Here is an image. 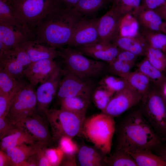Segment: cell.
<instances>
[{"label":"cell","mask_w":166,"mask_h":166,"mask_svg":"<svg viewBox=\"0 0 166 166\" xmlns=\"http://www.w3.org/2000/svg\"><path fill=\"white\" fill-rule=\"evenodd\" d=\"M115 133V150L154 151L162 144V139L138 109L128 113L116 125Z\"/></svg>","instance_id":"cell-1"},{"label":"cell","mask_w":166,"mask_h":166,"mask_svg":"<svg viewBox=\"0 0 166 166\" xmlns=\"http://www.w3.org/2000/svg\"><path fill=\"white\" fill-rule=\"evenodd\" d=\"M82 16L74 8L61 6L45 17L33 30L35 40L57 49L68 45Z\"/></svg>","instance_id":"cell-2"},{"label":"cell","mask_w":166,"mask_h":166,"mask_svg":"<svg viewBox=\"0 0 166 166\" xmlns=\"http://www.w3.org/2000/svg\"><path fill=\"white\" fill-rule=\"evenodd\" d=\"M116 124L114 117L101 113L85 118L82 135L104 154H110Z\"/></svg>","instance_id":"cell-3"},{"label":"cell","mask_w":166,"mask_h":166,"mask_svg":"<svg viewBox=\"0 0 166 166\" xmlns=\"http://www.w3.org/2000/svg\"><path fill=\"white\" fill-rule=\"evenodd\" d=\"M20 22L34 30L47 15L62 6L57 0H8Z\"/></svg>","instance_id":"cell-4"},{"label":"cell","mask_w":166,"mask_h":166,"mask_svg":"<svg viewBox=\"0 0 166 166\" xmlns=\"http://www.w3.org/2000/svg\"><path fill=\"white\" fill-rule=\"evenodd\" d=\"M138 109L156 133L162 139L166 134V101L160 88H151L142 97Z\"/></svg>","instance_id":"cell-5"},{"label":"cell","mask_w":166,"mask_h":166,"mask_svg":"<svg viewBox=\"0 0 166 166\" xmlns=\"http://www.w3.org/2000/svg\"><path fill=\"white\" fill-rule=\"evenodd\" d=\"M50 125L53 141L58 142L63 136L82 135L84 118L61 109H48L44 113Z\"/></svg>","instance_id":"cell-6"},{"label":"cell","mask_w":166,"mask_h":166,"mask_svg":"<svg viewBox=\"0 0 166 166\" xmlns=\"http://www.w3.org/2000/svg\"><path fill=\"white\" fill-rule=\"evenodd\" d=\"M58 49L64 69L78 77H93L99 75L104 69L103 62L89 59L77 49L70 47Z\"/></svg>","instance_id":"cell-7"},{"label":"cell","mask_w":166,"mask_h":166,"mask_svg":"<svg viewBox=\"0 0 166 166\" xmlns=\"http://www.w3.org/2000/svg\"><path fill=\"white\" fill-rule=\"evenodd\" d=\"M37 106L34 86L25 82L14 96L6 117L16 125L34 113Z\"/></svg>","instance_id":"cell-8"},{"label":"cell","mask_w":166,"mask_h":166,"mask_svg":"<svg viewBox=\"0 0 166 166\" xmlns=\"http://www.w3.org/2000/svg\"><path fill=\"white\" fill-rule=\"evenodd\" d=\"M62 72L57 95L58 98L79 97L91 100L94 86L89 79L80 77L64 69Z\"/></svg>","instance_id":"cell-9"},{"label":"cell","mask_w":166,"mask_h":166,"mask_svg":"<svg viewBox=\"0 0 166 166\" xmlns=\"http://www.w3.org/2000/svg\"><path fill=\"white\" fill-rule=\"evenodd\" d=\"M142 97L134 89L128 86L115 93L101 112L114 117L118 116L140 103Z\"/></svg>","instance_id":"cell-10"},{"label":"cell","mask_w":166,"mask_h":166,"mask_svg":"<svg viewBox=\"0 0 166 166\" xmlns=\"http://www.w3.org/2000/svg\"><path fill=\"white\" fill-rule=\"evenodd\" d=\"M31 62L20 45L0 54V69L18 79L23 77L24 69Z\"/></svg>","instance_id":"cell-11"},{"label":"cell","mask_w":166,"mask_h":166,"mask_svg":"<svg viewBox=\"0 0 166 166\" xmlns=\"http://www.w3.org/2000/svg\"><path fill=\"white\" fill-rule=\"evenodd\" d=\"M62 69L58 65L36 91L37 108L44 114L56 95H57L62 76Z\"/></svg>","instance_id":"cell-12"},{"label":"cell","mask_w":166,"mask_h":166,"mask_svg":"<svg viewBox=\"0 0 166 166\" xmlns=\"http://www.w3.org/2000/svg\"><path fill=\"white\" fill-rule=\"evenodd\" d=\"M34 39L33 30L25 25L18 26L0 23V41L8 49Z\"/></svg>","instance_id":"cell-13"},{"label":"cell","mask_w":166,"mask_h":166,"mask_svg":"<svg viewBox=\"0 0 166 166\" xmlns=\"http://www.w3.org/2000/svg\"><path fill=\"white\" fill-rule=\"evenodd\" d=\"M121 17L112 6L107 12L97 19V27L99 41L112 42L119 35Z\"/></svg>","instance_id":"cell-14"},{"label":"cell","mask_w":166,"mask_h":166,"mask_svg":"<svg viewBox=\"0 0 166 166\" xmlns=\"http://www.w3.org/2000/svg\"><path fill=\"white\" fill-rule=\"evenodd\" d=\"M97 19L82 18L75 29L68 45L77 47L99 41Z\"/></svg>","instance_id":"cell-15"},{"label":"cell","mask_w":166,"mask_h":166,"mask_svg":"<svg viewBox=\"0 0 166 166\" xmlns=\"http://www.w3.org/2000/svg\"><path fill=\"white\" fill-rule=\"evenodd\" d=\"M16 125L29 133L44 146H46L53 140L45 122L40 116L35 113Z\"/></svg>","instance_id":"cell-16"},{"label":"cell","mask_w":166,"mask_h":166,"mask_svg":"<svg viewBox=\"0 0 166 166\" xmlns=\"http://www.w3.org/2000/svg\"><path fill=\"white\" fill-rule=\"evenodd\" d=\"M58 65L53 59H44L32 62L24 69L23 77L33 86L43 82Z\"/></svg>","instance_id":"cell-17"},{"label":"cell","mask_w":166,"mask_h":166,"mask_svg":"<svg viewBox=\"0 0 166 166\" xmlns=\"http://www.w3.org/2000/svg\"><path fill=\"white\" fill-rule=\"evenodd\" d=\"M77 48V50L85 55L109 63L117 57L120 50L112 42L100 41Z\"/></svg>","instance_id":"cell-18"},{"label":"cell","mask_w":166,"mask_h":166,"mask_svg":"<svg viewBox=\"0 0 166 166\" xmlns=\"http://www.w3.org/2000/svg\"><path fill=\"white\" fill-rule=\"evenodd\" d=\"M133 15L143 29L166 34V25L160 17L153 10L146 9L140 5Z\"/></svg>","instance_id":"cell-19"},{"label":"cell","mask_w":166,"mask_h":166,"mask_svg":"<svg viewBox=\"0 0 166 166\" xmlns=\"http://www.w3.org/2000/svg\"><path fill=\"white\" fill-rule=\"evenodd\" d=\"M36 40L26 41L20 45L26 53L31 62L44 59H54L59 57L57 48L46 46Z\"/></svg>","instance_id":"cell-20"},{"label":"cell","mask_w":166,"mask_h":166,"mask_svg":"<svg viewBox=\"0 0 166 166\" xmlns=\"http://www.w3.org/2000/svg\"><path fill=\"white\" fill-rule=\"evenodd\" d=\"M78 163L81 166H106V156L95 146L83 144L79 147L77 154Z\"/></svg>","instance_id":"cell-21"},{"label":"cell","mask_w":166,"mask_h":166,"mask_svg":"<svg viewBox=\"0 0 166 166\" xmlns=\"http://www.w3.org/2000/svg\"><path fill=\"white\" fill-rule=\"evenodd\" d=\"M43 146L38 142L33 144H24L8 147L4 151L10 159L12 166H19Z\"/></svg>","instance_id":"cell-22"},{"label":"cell","mask_w":166,"mask_h":166,"mask_svg":"<svg viewBox=\"0 0 166 166\" xmlns=\"http://www.w3.org/2000/svg\"><path fill=\"white\" fill-rule=\"evenodd\" d=\"M119 49L131 52L137 56H145L149 46L140 34L134 37H123L119 35L112 42Z\"/></svg>","instance_id":"cell-23"},{"label":"cell","mask_w":166,"mask_h":166,"mask_svg":"<svg viewBox=\"0 0 166 166\" xmlns=\"http://www.w3.org/2000/svg\"><path fill=\"white\" fill-rule=\"evenodd\" d=\"M38 142L27 132L18 128L16 131L1 139V150L4 151L7 148L24 144H33Z\"/></svg>","instance_id":"cell-24"},{"label":"cell","mask_w":166,"mask_h":166,"mask_svg":"<svg viewBox=\"0 0 166 166\" xmlns=\"http://www.w3.org/2000/svg\"><path fill=\"white\" fill-rule=\"evenodd\" d=\"M60 100V109L84 118H85L86 112L90 105L91 101L79 97H66Z\"/></svg>","instance_id":"cell-25"},{"label":"cell","mask_w":166,"mask_h":166,"mask_svg":"<svg viewBox=\"0 0 166 166\" xmlns=\"http://www.w3.org/2000/svg\"><path fill=\"white\" fill-rule=\"evenodd\" d=\"M128 153L137 166H166V161L149 150H139Z\"/></svg>","instance_id":"cell-26"},{"label":"cell","mask_w":166,"mask_h":166,"mask_svg":"<svg viewBox=\"0 0 166 166\" xmlns=\"http://www.w3.org/2000/svg\"><path fill=\"white\" fill-rule=\"evenodd\" d=\"M137 66V69L146 76L155 87L160 88L166 81V76L152 65L146 57L138 64Z\"/></svg>","instance_id":"cell-27"},{"label":"cell","mask_w":166,"mask_h":166,"mask_svg":"<svg viewBox=\"0 0 166 166\" xmlns=\"http://www.w3.org/2000/svg\"><path fill=\"white\" fill-rule=\"evenodd\" d=\"M123 78L130 86L136 89L143 97L147 93L150 89L149 79L137 69L133 72L131 71Z\"/></svg>","instance_id":"cell-28"},{"label":"cell","mask_w":166,"mask_h":166,"mask_svg":"<svg viewBox=\"0 0 166 166\" xmlns=\"http://www.w3.org/2000/svg\"><path fill=\"white\" fill-rule=\"evenodd\" d=\"M138 22L132 15L122 17L120 25L119 35L123 37H134L140 34Z\"/></svg>","instance_id":"cell-29"},{"label":"cell","mask_w":166,"mask_h":166,"mask_svg":"<svg viewBox=\"0 0 166 166\" xmlns=\"http://www.w3.org/2000/svg\"><path fill=\"white\" fill-rule=\"evenodd\" d=\"M25 81L13 77L0 69V94H8L20 88Z\"/></svg>","instance_id":"cell-30"},{"label":"cell","mask_w":166,"mask_h":166,"mask_svg":"<svg viewBox=\"0 0 166 166\" xmlns=\"http://www.w3.org/2000/svg\"><path fill=\"white\" fill-rule=\"evenodd\" d=\"M105 162L109 166H137L128 153L120 150H115L113 154L106 156Z\"/></svg>","instance_id":"cell-31"},{"label":"cell","mask_w":166,"mask_h":166,"mask_svg":"<svg viewBox=\"0 0 166 166\" xmlns=\"http://www.w3.org/2000/svg\"><path fill=\"white\" fill-rule=\"evenodd\" d=\"M149 46L166 53V34L143 29L140 34Z\"/></svg>","instance_id":"cell-32"},{"label":"cell","mask_w":166,"mask_h":166,"mask_svg":"<svg viewBox=\"0 0 166 166\" xmlns=\"http://www.w3.org/2000/svg\"><path fill=\"white\" fill-rule=\"evenodd\" d=\"M114 94L103 86L99 85L94 89L92 99L95 106L102 112L106 108Z\"/></svg>","instance_id":"cell-33"},{"label":"cell","mask_w":166,"mask_h":166,"mask_svg":"<svg viewBox=\"0 0 166 166\" xmlns=\"http://www.w3.org/2000/svg\"><path fill=\"white\" fill-rule=\"evenodd\" d=\"M110 0H80L74 8L82 16L97 11Z\"/></svg>","instance_id":"cell-34"},{"label":"cell","mask_w":166,"mask_h":166,"mask_svg":"<svg viewBox=\"0 0 166 166\" xmlns=\"http://www.w3.org/2000/svg\"><path fill=\"white\" fill-rule=\"evenodd\" d=\"M99 84V85L103 86L114 94L130 86L127 81L124 78L113 75L104 77L100 81Z\"/></svg>","instance_id":"cell-35"},{"label":"cell","mask_w":166,"mask_h":166,"mask_svg":"<svg viewBox=\"0 0 166 166\" xmlns=\"http://www.w3.org/2000/svg\"><path fill=\"white\" fill-rule=\"evenodd\" d=\"M145 57L157 69L163 72L166 70L165 55L162 51L149 46Z\"/></svg>","instance_id":"cell-36"},{"label":"cell","mask_w":166,"mask_h":166,"mask_svg":"<svg viewBox=\"0 0 166 166\" xmlns=\"http://www.w3.org/2000/svg\"><path fill=\"white\" fill-rule=\"evenodd\" d=\"M0 23L21 26L23 25L18 20L7 2L0 0Z\"/></svg>","instance_id":"cell-37"},{"label":"cell","mask_w":166,"mask_h":166,"mask_svg":"<svg viewBox=\"0 0 166 166\" xmlns=\"http://www.w3.org/2000/svg\"><path fill=\"white\" fill-rule=\"evenodd\" d=\"M140 1L120 0L115 6H113L122 17L127 14L133 15L140 5Z\"/></svg>","instance_id":"cell-38"},{"label":"cell","mask_w":166,"mask_h":166,"mask_svg":"<svg viewBox=\"0 0 166 166\" xmlns=\"http://www.w3.org/2000/svg\"><path fill=\"white\" fill-rule=\"evenodd\" d=\"M72 138L64 136L59 140V148L66 157H74L77 155L79 147Z\"/></svg>","instance_id":"cell-39"},{"label":"cell","mask_w":166,"mask_h":166,"mask_svg":"<svg viewBox=\"0 0 166 166\" xmlns=\"http://www.w3.org/2000/svg\"><path fill=\"white\" fill-rule=\"evenodd\" d=\"M21 87L8 94H0V117L6 116L13 97Z\"/></svg>","instance_id":"cell-40"},{"label":"cell","mask_w":166,"mask_h":166,"mask_svg":"<svg viewBox=\"0 0 166 166\" xmlns=\"http://www.w3.org/2000/svg\"><path fill=\"white\" fill-rule=\"evenodd\" d=\"M45 152L50 166H57L63 160L64 154L59 147L57 148H45Z\"/></svg>","instance_id":"cell-41"},{"label":"cell","mask_w":166,"mask_h":166,"mask_svg":"<svg viewBox=\"0 0 166 166\" xmlns=\"http://www.w3.org/2000/svg\"><path fill=\"white\" fill-rule=\"evenodd\" d=\"M18 128L6 117H0V139L16 131Z\"/></svg>","instance_id":"cell-42"},{"label":"cell","mask_w":166,"mask_h":166,"mask_svg":"<svg viewBox=\"0 0 166 166\" xmlns=\"http://www.w3.org/2000/svg\"><path fill=\"white\" fill-rule=\"evenodd\" d=\"M45 146H43L40 148L35 154L37 166H50L48 160L46 157L45 152Z\"/></svg>","instance_id":"cell-43"},{"label":"cell","mask_w":166,"mask_h":166,"mask_svg":"<svg viewBox=\"0 0 166 166\" xmlns=\"http://www.w3.org/2000/svg\"><path fill=\"white\" fill-rule=\"evenodd\" d=\"M137 56L129 51L120 49L116 58L124 62L135 63Z\"/></svg>","instance_id":"cell-44"},{"label":"cell","mask_w":166,"mask_h":166,"mask_svg":"<svg viewBox=\"0 0 166 166\" xmlns=\"http://www.w3.org/2000/svg\"><path fill=\"white\" fill-rule=\"evenodd\" d=\"M166 3V0H143L141 5L146 9L154 10Z\"/></svg>","instance_id":"cell-45"},{"label":"cell","mask_w":166,"mask_h":166,"mask_svg":"<svg viewBox=\"0 0 166 166\" xmlns=\"http://www.w3.org/2000/svg\"><path fill=\"white\" fill-rule=\"evenodd\" d=\"M12 166L11 161L5 152L0 150V166Z\"/></svg>","instance_id":"cell-46"},{"label":"cell","mask_w":166,"mask_h":166,"mask_svg":"<svg viewBox=\"0 0 166 166\" xmlns=\"http://www.w3.org/2000/svg\"><path fill=\"white\" fill-rule=\"evenodd\" d=\"M80 0H57L63 7L69 8H74Z\"/></svg>","instance_id":"cell-47"},{"label":"cell","mask_w":166,"mask_h":166,"mask_svg":"<svg viewBox=\"0 0 166 166\" xmlns=\"http://www.w3.org/2000/svg\"><path fill=\"white\" fill-rule=\"evenodd\" d=\"M162 20L166 21V3L154 10Z\"/></svg>","instance_id":"cell-48"},{"label":"cell","mask_w":166,"mask_h":166,"mask_svg":"<svg viewBox=\"0 0 166 166\" xmlns=\"http://www.w3.org/2000/svg\"><path fill=\"white\" fill-rule=\"evenodd\" d=\"M157 152V155L160 156L164 160L166 161V146L161 144L155 151Z\"/></svg>","instance_id":"cell-49"},{"label":"cell","mask_w":166,"mask_h":166,"mask_svg":"<svg viewBox=\"0 0 166 166\" xmlns=\"http://www.w3.org/2000/svg\"><path fill=\"white\" fill-rule=\"evenodd\" d=\"M160 89L162 96L166 101V81L162 85Z\"/></svg>","instance_id":"cell-50"},{"label":"cell","mask_w":166,"mask_h":166,"mask_svg":"<svg viewBox=\"0 0 166 166\" xmlns=\"http://www.w3.org/2000/svg\"><path fill=\"white\" fill-rule=\"evenodd\" d=\"M113 3V6H115L119 2L120 0H110Z\"/></svg>","instance_id":"cell-51"},{"label":"cell","mask_w":166,"mask_h":166,"mask_svg":"<svg viewBox=\"0 0 166 166\" xmlns=\"http://www.w3.org/2000/svg\"><path fill=\"white\" fill-rule=\"evenodd\" d=\"M163 139L165 140L166 141V135H165L164 137V138ZM164 145L166 146V143Z\"/></svg>","instance_id":"cell-52"},{"label":"cell","mask_w":166,"mask_h":166,"mask_svg":"<svg viewBox=\"0 0 166 166\" xmlns=\"http://www.w3.org/2000/svg\"><path fill=\"white\" fill-rule=\"evenodd\" d=\"M165 69H166V53H165Z\"/></svg>","instance_id":"cell-53"},{"label":"cell","mask_w":166,"mask_h":166,"mask_svg":"<svg viewBox=\"0 0 166 166\" xmlns=\"http://www.w3.org/2000/svg\"><path fill=\"white\" fill-rule=\"evenodd\" d=\"M165 23L166 25V21L165 22Z\"/></svg>","instance_id":"cell-54"}]
</instances>
